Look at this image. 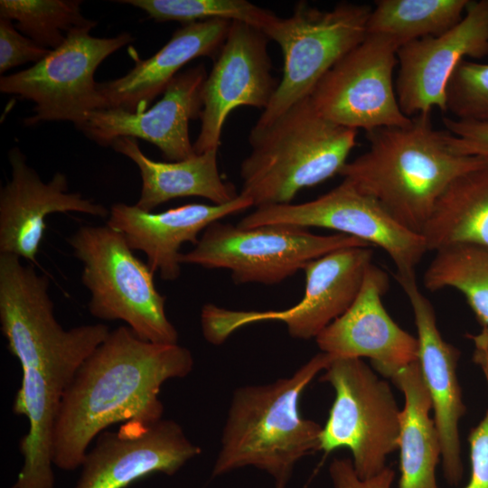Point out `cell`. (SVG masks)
<instances>
[{"mask_svg":"<svg viewBox=\"0 0 488 488\" xmlns=\"http://www.w3.org/2000/svg\"><path fill=\"white\" fill-rule=\"evenodd\" d=\"M190 350L144 341L128 326L110 331L65 389L55 424L54 465L81 466L90 443L116 423L163 418L161 387L193 368Z\"/></svg>","mask_w":488,"mask_h":488,"instance_id":"6da1fadb","label":"cell"},{"mask_svg":"<svg viewBox=\"0 0 488 488\" xmlns=\"http://www.w3.org/2000/svg\"><path fill=\"white\" fill-rule=\"evenodd\" d=\"M366 134L369 149L347 162L340 175L418 234L446 188L459 176L488 164L456 152L451 133L433 127L431 112L412 117L406 126Z\"/></svg>","mask_w":488,"mask_h":488,"instance_id":"7a4b0ae2","label":"cell"},{"mask_svg":"<svg viewBox=\"0 0 488 488\" xmlns=\"http://www.w3.org/2000/svg\"><path fill=\"white\" fill-rule=\"evenodd\" d=\"M332 360L319 352L289 377L236 389L212 476L253 466L268 474L276 488H286L298 461L320 450L323 426L304 418L299 403Z\"/></svg>","mask_w":488,"mask_h":488,"instance_id":"3957f363","label":"cell"},{"mask_svg":"<svg viewBox=\"0 0 488 488\" xmlns=\"http://www.w3.org/2000/svg\"><path fill=\"white\" fill-rule=\"evenodd\" d=\"M356 136L357 130L322 116L309 96L269 124L251 128L239 193L256 208L291 203L300 190L340 174Z\"/></svg>","mask_w":488,"mask_h":488,"instance_id":"277c9868","label":"cell"},{"mask_svg":"<svg viewBox=\"0 0 488 488\" xmlns=\"http://www.w3.org/2000/svg\"><path fill=\"white\" fill-rule=\"evenodd\" d=\"M49 287L46 275L17 256L0 254V324L8 349L22 370H36L65 391L110 331L103 324L64 329Z\"/></svg>","mask_w":488,"mask_h":488,"instance_id":"5b68a950","label":"cell"},{"mask_svg":"<svg viewBox=\"0 0 488 488\" xmlns=\"http://www.w3.org/2000/svg\"><path fill=\"white\" fill-rule=\"evenodd\" d=\"M68 243L82 263L81 282L90 293L88 308L94 317L121 320L144 341L178 343L155 273L134 255L121 232L108 224L81 226Z\"/></svg>","mask_w":488,"mask_h":488,"instance_id":"8992f818","label":"cell"},{"mask_svg":"<svg viewBox=\"0 0 488 488\" xmlns=\"http://www.w3.org/2000/svg\"><path fill=\"white\" fill-rule=\"evenodd\" d=\"M371 7L343 2L322 10L305 1L287 17L276 16L262 31L283 54V74L254 126L263 127L309 97L323 77L366 35Z\"/></svg>","mask_w":488,"mask_h":488,"instance_id":"52a82bcc","label":"cell"},{"mask_svg":"<svg viewBox=\"0 0 488 488\" xmlns=\"http://www.w3.org/2000/svg\"><path fill=\"white\" fill-rule=\"evenodd\" d=\"M320 380L335 393L320 450L348 448L361 479L377 475L398 449L400 430L401 410L389 384L358 358H333Z\"/></svg>","mask_w":488,"mask_h":488,"instance_id":"ba28073f","label":"cell"},{"mask_svg":"<svg viewBox=\"0 0 488 488\" xmlns=\"http://www.w3.org/2000/svg\"><path fill=\"white\" fill-rule=\"evenodd\" d=\"M360 246L370 245L344 234L318 235L288 224L241 228L218 221L204 230L192 249L181 253L180 263L228 269L235 284L274 285L327 253Z\"/></svg>","mask_w":488,"mask_h":488,"instance_id":"9c48e42d","label":"cell"},{"mask_svg":"<svg viewBox=\"0 0 488 488\" xmlns=\"http://www.w3.org/2000/svg\"><path fill=\"white\" fill-rule=\"evenodd\" d=\"M93 27L70 30L58 48L32 67L1 76L0 91L33 101V115L26 126L45 121L80 124L92 111L106 108L94 80L99 64L133 42L128 33L100 38L89 34Z\"/></svg>","mask_w":488,"mask_h":488,"instance_id":"30bf717a","label":"cell"},{"mask_svg":"<svg viewBox=\"0 0 488 488\" xmlns=\"http://www.w3.org/2000/svg\"><path fill=\"white\" fill-rule=\"evenodd\" d=\"M372 247L340 249L308 262L303 268V298L284 310L241 311L206 304L201 312L205 340L222 343L236 330L254 323L279 321L295 339L316 338L344 314L357 297L372 264Z\"/></svg>","mask_w":488,"mask_h":488,"instance_id":"8fae6325","label":"cell"},{"mask_svg":"<svg viewBox=\"0 0 488 488\" xmlns=\"http://www.w3.org/2000/svg\"><path fill=\"white\" fill-rule=\"evenodd\" d=\"M288 224L324 228L357 238L384 250L396 267V276L415 275L427 252L420 234L400 225L376 200L350 181L309 202L256 208L238 223L241 228Z\"/></svg>","mask_w":488,"mask_h":488,"instance_id":"7c38bea8","label":"cell"},{"mask_svg":"<svg viewBox=\"0 0 488 488\" xmlns=\"http://www.w3.org/2000/svg\"><path fill=\"white\" fill-rule=\"evenodd\" d=\"M399 48L389 39L366 34L311 93L316 110L340 126L366 133L408 125L411 117L402 112L393 82Z\"/></svg>","mask_w":488,"mask_h":488,"instance_id":"4fadbf2b","label":"cell"},{"mask_svg":"<svg viewBox=\"0 0 488 488\" xmlns=\"http://www.w3.org/2000/svg\"><path fill=\"white\" fill-rule=\"evenodd\" d=\"M268 38L258 28L233 21L202 90L201 128L195 154L218 150L231 111L248 106L263 110L279 81L272 74Z\"/></svg>","mask_w":488,"mask_h":488,"instance_id":"5bb4252c","label":"cell"},{"mask_svg":"<svg viewBox=\"0 0 488 488\" xmlns=\"http://www.w3.org/2000/svg\"><path fill=\"white\" fill-rule=\"evenodd\" d=\"M487 54L488 0H470L456 25L399 48L395 89L402 112L408 117L435 108L446 113V89L456 67L465 58Z\"/></svg>","mask_w":488,"mask_h":488,"instance_id":"9a60e30c","label":"cell"},{"mask_svg":"<svg viewBox=\"0 0 488 488\" xmlns=\"http://www.w3.org/2000/svg\"><path fill=\"white\" fill-rule=\"evenodd\" d=\"M200 454L174 420L128 421L99 435L74 488H126L155 473L173 475Z\"/></svg>","mask_w":488,"mask_h":488,"instance_id":"2e32d148","label":"cell"},{"mask_svg":"<svg viewBox=\"0 0 488 488\" xmlns=\"http://www.w3.org/2000/svg\"><path fill=\"white\" fill-rule=\"evenodd\" d=\"M206 78L205 67L199 64L176 75L163 97L145 111L98 109L75 127L102 146H110L119 137L140 138L155 145L169 162L190 158L196 154L189 122L201 117Z\"/></svg>","mask_w":488,"mask_h":488,"instance_id":"e0dca14e","label":"cell"},{"mask_svg":"<svg viewBox=\"0 0 488 488\" xmlns=\"http://www.w3.org/2000/svg\"><path fill=\"white\" fill-rule=\"evenodd\" d=\"M396 280L414 314L417 361L434 411L444 476L450 485H457L464 474L458 427L466 410L456 373L461 352L443 338L433 305L418 286L416 276H396Z\"/></svg>","mask_w":488,"mask_h":488,"instance_id":"ac0fdd59","label":"cell"},{"mask_svg":"<svg viewBox=\"0 0 488 488\" xmlns=\"http://www.w3.org/2000/svg\"><path fill=\"white\" fill-rule=\"evenodd\" d=\"M389 286L387 273L371 264L352 305L315 338L321 352L333 358H368L384 377L416 361L417 337L402 329L383 305Z\"/></svg>","mask_w":488,"mask_h":488,"instance_id":"d6986e66","label":"cell"},{"mask_svg":"<svg viewBox=\"0 0 488 488\" xmlns=\"http://www.w3.org/2000/svg\"><path fill=\"white\" fill-rule=\"evenodd\" d=\"M11 180L0 190V254H11L35 261L44 230L45 219L70 211L99 218L109 211L80 192H69L64 174L57 172L44 183L30 167L18 147L8 153Z\"/></svg>","mask_w":488,"mask_h":488,"instance_id":"ffe728a7","label":"cell"},{"mask_svg":"<svg viewBox=\"0 0 488 488\" xmlns=\"http://www.w3.org/2000/svg\"><path fill=\"white\" fill-rule=\"evenodd\" d=\"M252 206L240 194L221 205L189 203L155 213L117 202L111 206L107 224L122 233L133 251L145 254L154 273L174 281L181 274L180 249L184 243L197 244L199 234L208 226Z\"/></svg>","mask_w":488,"mask_h":488,"instance_id":"44dd1931","label":"cell"},{"mask_svg":"<svg viewBox=\"0 0 488 488\" xmlns=\"http://www.w3.org/2000/svg\"><path fill=\"white\" fill-rule=\"evenodd\" d=\"M230 23L217 19L183 24L157 52L136 61L126 75L98 83L106 108L135 113L148 109L186 63L199 57L217 55Z\"/></svg>","mask_w":488,"mask_h":488,"instance_id":"7402d4cb","label":"cell"},{"mask_svg":"<svg viewBox=\"0 0 488 488\" xmlns=\"http://www.w3.org/2000/svg\"><path fill=\"white\" fill-rule=\"evenodd\" d=\"M110 146L138 167L142 187L136 205L151 212L159 205L179 197L197 196L212 204H225L239 193L225 182L218 168V150L212 149L175 162H158L147 157L133 137H119Z\"/></svg>","mask_w":488,"mask_h":488,"instance_id":"603a6c76","label":"cell"},{"mask_svg":"<svg viewBox=\"0 0 488 488\" xmlns=\"http://www.w3.org/2000/svg\"><path fill=\"white\" fill-rule=\"evenodd\" d=\"M387 378L405 399L398 443L399 488H438L436 466L441 458V447L434 418H430V397L418 361L398 369Z\"/></svg>","mask_w":488,"mask_h":488,"instance_id":"cb8c5ba5","label":"cell"},{"mask_svg":"<svg viewBox=\"0 0 488 488\" xmlns=\"http://www.w3.org/2000/svg\"><path fill=\"white\" fill-rule=\"evenodd\" d=\"M13 411L29 420L20 442L23 465L11 488H54V431L64 391L40 371L22 370Z\"/></svg>","mask_w":488,"mask_h":488,"instance_id":"d4e9b609","label":"cell"},{"mask_svg":"<svg viewBox=\"0 0 488 488\" xmlns=\"http://www.w3.org/2000/svg\"><path fill=\"white\" fill-rule=\"evenodd\" d=\"M420 235L427 252L458 245L488 248V164L446 188Z\"/></svg>","mask_w":488,"mask_h":488,"instance_id":"484cf974","label":"cell"},{"mask_svg":"<svg viewBox=\"0 0 488 488\" xmlns=\"http://www.w3.org/2000/svg\"><path fill=\"white\" fill-rule=\"evenodd\" d=\"M470 0H379L371 9L366 34L382 36L399 47L438 36L464 17Z\"/></svg>","mask_w":488,"mask_h":488,"instance_id":"4316f807","label":"cell"},{"mask_svg":"<svg viewBox=\"0 0 488 488\" xmlns=\"http://www.w3.org/2000/svg\"><path fill=\"white\" fill-rule=\"evenodd\" d=\"M423 284L431 292L459 291L481 326H488V248L458 245L437 250Z\"/></svg>","mask_w":488,"mask_h":488,"instance_id":"83f0119b","label":"cell"},{"mask_svg":"<svg viewBox=\"0 0 488 488\" xmlns=\"http://www.w3.org/2000/svg\"><path fill=\"white\" fill-rule=\"evenodd\" d=\"M80 0H1L0 18L15 22V28L38 45L58 48L67 33L78 27H96L84 17Z\"/></svg>","mask_w":488,"mask_h":488,"instance_id":"f1b7e54d","label":"cell"},{"mask_svg":"<svg viewBox=\"0 0 488 488\" xmlns=\"http://www.w3.org/2000/svg\"><path fill=\"white\" fill-rule=\"evenodd\" d=\"M143 10L156 22L184 24L209 20L237 21L263 31L277 16L246 0H121Z\"/></svg>","mask_w":488,"mask_h":488,"instance_id":"f546056e","label":"cell"},{"mask_svg":"<svg viewBox=\"0 0 488 488\" xmlns=\"http://www.w3.org/2000/svg\"><path fill=\"white\" fill-rule=\"evenodd\" d=\"M446 112L455 118L488 122V64L464 60L446 89Z\"/></svg>","mask_w":488,"mask_h":488,"instance_id":"4dcf8cb0","label":"cell"},{"mask_svg":"<svg viewBox=\"0 0 488 488\" xmlns=\"http://www.w3.org/2000/svg\"><path fill=\"white\" fill-rule=\"evenodd\" d=\"M52 50L38 45L20 33L12 21L0 18V73L27 62L34 64Z\"/></svg>","mask_w":488,"mask_h":488,"instance_id":"1f68e13d","label":"cell"},{"mask_svg":"<svg viewBox=\"0 0 488 488\" xmlns=\"http://www.w3.org/2000/svg\"><path fill=\"white\" fill-rule=\"evenodd\" d=\"M443 123L456 152L488 161V122L444 117Z\"/></svg>","mask_w":488,"mask_h":488,"instance_id":"d6a6232c","label":"cell"},{"mask_svg":"<svg viewBox=\"0 0 488 488\" xmlns=\"http://www.w3.org/2000/svg\"><path fill=\"white\" fill-rule=\"evenodd\" d=\"M471 475L464 488H488V409L468 436Z\"/></svg>","mask_w":488,"mask_h":488,"instance_id":"836d02e7","label":"cell"},{"mask_svg":"<svg viewBox=\"0 0 488 488\" xmlns=\"http://www.w3.org/2000/svg\"><path fill=\"white\" fill-rule=\"evenodd\" d=\"M329 474L334 488H390L395 477V472L386 466L377 475L361 479L348 458H334L329 465Z\"/></svg>","mask_w":488,"mask_h":488,"instance_id":"e575fe53","label":"cell"},{"mask_svg":"<svg viewBox=\"0 0 488 488\" xmlns=\"http://www.w3.org/2000/svg\"><path fill=\"white\" fill-rule=\"evenodd\" d=\"M467 337L474 345L473 361L483 371L488 384V326H483L477 333Z\"/></svg>","mask_w":488,"mask_h":488,"instance_id":"d590c367","label":"cell"}]
</instances>
